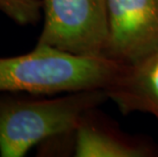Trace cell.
<instances>
[{
	"instance_id": "obj_1",
	"label": "cell",
	"mask_w": 158,
	"mask_h": 157,
	"mask_svg": "<svg viewBox=\"0 0 158 157\" xmlns=\"http://www.w3.org/2000/svg\"><path fill=\"white\" fill-rule=\"evenodd\" d=\"M105 89L40 96L0 93V156L23 157L34 146L75 132L91 109L106 102Z\"/></svg>"
},
{
	"instance_id": "obj_2",
	"label": "cell",
	"mask_w": 158,
	"mask_h": 157,
	"mask_svg": "<svg viewBox=\"0 0 158 157\" xmlns=\"http://www.w3.org/2000/svg\"><path fill=\"white\" fill-rule=\"evenodd\" d=\"M124 65L106 56H80L36 45L27 54L0 58V93L55 96L106 89Z\"/></svg>"
},
{
	"instance_id": "obj_3",
	"label": "cell",
	"mask_w": 158,
	"mask_h": 157,
	"mask_svg": "<svg viewBox=\"0 0 158 157\" xmlns=\"http://www.w3.org/2000/svg\"><path fill=\"white\" fill-rule=\"evenodd\" d=\"M44 24L36 45L80 56H104L106 0H42Z\"/></svg>"
},
{
	"instance_id": "obj_4",
	"label": "cell",
	"mask_w": 158,
	"mask_h": 157,
	"mask_svg": "<svg viewBox=\"0 0 158 157\" xmlns=\"http://www.w3.org/2000/svg\"><path fill=\"white\" fill-rule=\"evenodd\" d=\"M104 56L130 64L158 51V0H106Z\"/></svg>"
},
{
	"instance_id": "obj_5",
	"label": "cell",
	"mask_w": 158,
	"mask_h": 157,
	"mask_svg": "<svg viewBox=\"0 0 158 157\" xmlns=\"http://www.w3.org/2000/svg\"><path fill=\"white\" fill-rule=\"evenodd\" d=\"M77 157H157L158 146L149 138L130 135L98 108L83 116L73 134Z\"/></svg>"
},
{
	"instance_id": "obj_6",
	"label": "cell",
	"mask_w": 158,
	"mask_h": 157,
	"mask_svg": "<svg viewBox=\"0 0 158 157\" xmlns=\"http://www.w3.org/2000/svg\"><path fill=\"white\" fill-rule=\"evenodd\" d=\"M105 91L123 114L147 113L158 121V51L124 65Z\"/></svg>"
},
{
	"instance_id": "obj_7",
	"label": "cell",
	"mask_w": 158,
	"mask_h": 157,
	"mask_svg": "<svg viewBox=\"0 0 158 157\" xmlns=\"http://www.w3.org/2000/svg\"><path fill=\"white\" fill-rule=\"evenodd\" d=\"M0 11L18 25H36L41 19L42 0H0Z\"/></svg>"
}]
</instances>
